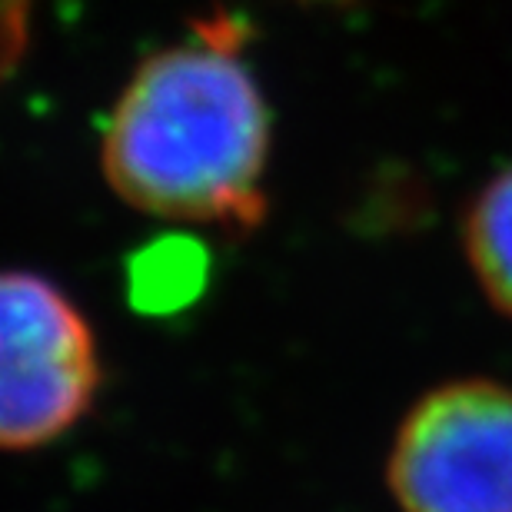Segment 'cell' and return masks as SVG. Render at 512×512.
Instances as JSON below:
<instances>
[{
	"label": "cell",
	"instance_id": "1",
	"mask_svg": "<svg viewBox=\"0 0 512 512\" xmlns=\"http://www.w3.org/2000/svg\"><path fill=\"white\" fill-rule=\"evenodd\" d=\"M157 50L110 110L100 167L133 210L173 223L253 230L266 217L270 107L230 17Z\"/></svg>",
	"mask_w": 512,
	"mask_h": 512
},
{
	"label": "cell",
	"instance_id": "2",
	"mask_svg": "<svg viewBox=\"0 0 512 512\" xmlns=\"http://www.w3.org/2000/svg\"><path fill=\"white\" fill-rule=\"evenodd\" d=\"M386 483L403 512H512V386L429 389L393 439Z\"/></svg>",
	"mask_w": 512,
	"mask_h": 512
},
{
	"label": "cell",
	"instance_id": "3",
	"mask_svg": "<svg viewBox=\"0 0 512 512\" xmlns=\"http://www.w3.org/2000/svg\"><path fill=\"white\" fill-rule=\"evenodd\" d=\"M97 389V340L74 300L37 273H0V449L54 443Z\"/></svg>",
	"mask_w": 512,
	"mask_h": 512
},
{
	"label": "cell",
	"instance_id": "4",
	"mask_svg": "<svg viewBox=\"0 0 512 512\" xmlns=\"http://www.w3.org/2000/svg\"><path fill=\"white\" fill-rule=\"evenodd\" d=\"M210 253L187 233L153 237L127 260V300L147 316H173L200 300L210 283Z\"/></svg>",
	"mask_w": 512,
	"mask_h": 512
},
{
	"label": "cell",
	"instance_id": "5",
	"mask_svg": "<svg viewBox=\"0 0 512 512\" xmlns=\"http://www.w3.org/2000/svg\"><path fill=\"white\" fill-rule=\"evenodd\" d=\"M463 247L489 303L512 320V167L496 173L469 203Z\"/></svg>",
	"mask_w": 512,
	"mask_h": 512
}]
</instances>
